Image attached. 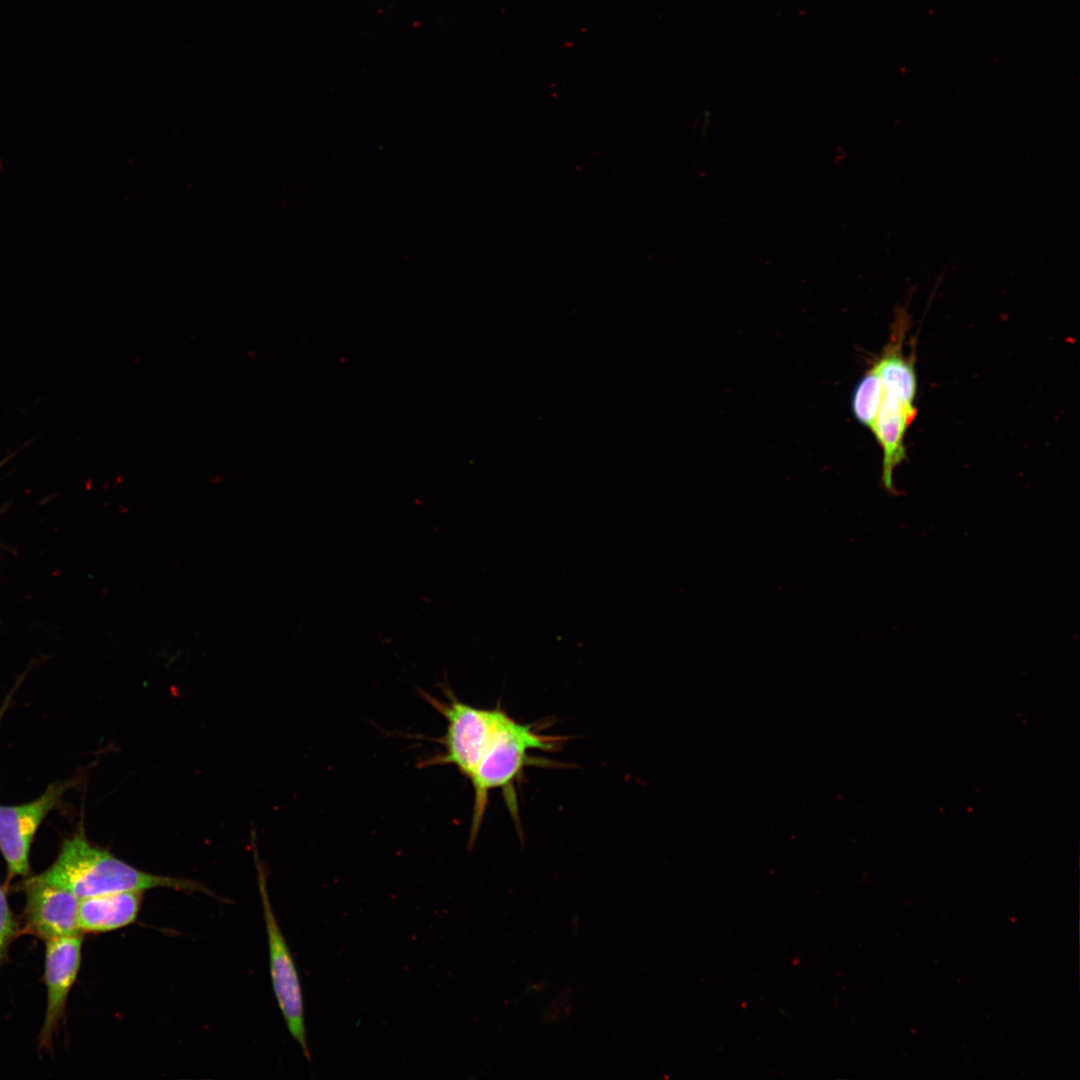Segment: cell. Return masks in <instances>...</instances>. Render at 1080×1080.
I'll return each instance as SVG.
<instances>
[{
    "mask_svg": "<svg viewBox=\"0 0 1080 1080\" xmlns=\"http://www.w3.org/2000/svg\"><path fill=\"white\" fill-rule=\"evenodd\" d=\"M257 872L268 939L270 976L274 994L289 1033L302 1049L304 1057L310 1061L311 1054L307 1042L304 1000L299 974L274 914L268 894L266 874L259 860L257 861Z\"/></svg>",
    "mask_w": 1080,
    "mask_h": 1080,
    "instance_id": "277c9868",
    "label": "cell"
},
{
    "mask_svg": "<svg viewBox=\"0 0 1080 1080\" xmlns=\"http://www.w3.org/2000/svg\"><path fill=\"white\" fill-rule=\"evenodd\" d=\"M142 891H119L80 899L81 932L103 933L133 923L138 915Z\"/></svg>",
    "mask_w": 1080,
    "mask_h": 1080,
    "instance_id": "9c48e42d",
    "label": "cell"
},
{
    "mask_svg": "<svg viewBox=\"0 0 1080 1080\" xmlns=\"http://www.w3.org/2000/svg\"><path fill=\"white\" fill-rule=\"evenodd\" d=\"M19 925L10 909L6 894L0 885V967L8 957L10 944L19 935Z\"/></svg>",
    "mask_w": 1080,
    "mask_h": 1080,
    "instance_id": "8fae6325",
    "label": "cell"
},
{
    "mask_svg": "<svg viewBox=\"0 0 1080 1080\" xmlns=\"http://www.w3.org/2000/svg\"><path fill=\"white\" fill-rule=\"evenodd\" d=\"M25 931L47 941L81 934L80 899L69 890L45 883L33 876L23 881Z\"/></svg>",
    "mask_w": 1080,
    "mask_h": 1080,
    "instance_id": "52a82bcc",
    "label": "cell"
},
{
    "mask_svg": "<svg viewBox=\"0 0 1080 1080\" xmlns=\"http://www.w3.org/2000/svg\"><path fill=\"white\" fill-rule=\"evenodd\" d=\"M917 411L914 404L883 391L871 431L883 453L881 483L883 488L892 495H897L893 473L906 458L905 435Z\"/></svg>",
    "mask_w": 1080,
    "mask_h": 1080,
    "instance_id": "ba28073f",
    "label": "cell"
},
{
    "mask_svg": "<svg viewBox=\"0 0 1080 1080\" xmlns=\"http://www.w3.org/2000/svg\"><path fill=\"white\" fill-rule=\"evenodd\" d=\"M67 787L66 783L51 784L41 796L28 803L0 805V851L7 865L6 884L30 874L29 855L34 836Z\"/></svg>",
    "mask_w": 1080,
    "mask_h": 1080,
    "instance_id": "5b68a950",
    "label": "cell"
},
{
    "mask_svg": "<svg viewBox=\"0 0 1080 1080\" xmlns=\"http://www.w3.org/2000/svg\"><path fill=\"white\" fill-rule=\"evenodd\" d=\"M4 708H5V706H4V707H3V709H2L1 711H0V720H1V717H2V714H3V710H4Z\"/></svg>",
    "mask_w": 1080,
    "mask_h": 1080,
    "instance_id": "7c38bea8",
    "label": "cell"
},
{
    "mask_svg": "<svg viewBox=\"0 0 1080 1080\" xmlns=\"http://www.w3.org/2000/svg\"><path fill=\"white\" fill-rule=\"evenodd\" d=\"M883 395L879 375L871 367L858 381L852 396V411L856 420L872 429Z\"/></svg>",
    "mask_w": 1080,
    "mask_h": 1080,
    "instance_id": "30bf717a",
    "label": "cell"
},
{
    "mask_svg": "<svg viewBox=\"0 0 1080 1080\" xmlns=\"http://www.w3.org/2000/svg\"><path fill=\"white\" fill-rule=\"evenodd\" d=\"M554 738L539 734L529 724H523L505 711L477 767L469 778L474 802L469 836V848L478 835L483 821L489 793L494 789H503L509 793V807L513 809L512 785L528 764L532 750H553Z\"/></svg>",
    "mask_w": 1080,
    "mask_h": 1080,
    "instance_id": "7a4b0ae2",
    "label": "cell"
},
{
    "mask_svg": "<svg viewBox=\"0 0 1080 1080\" xmlns=\"http://www.w3.org/2000/svg\"><path fill=\"white\" fill-rule=\"evenodd\" d=\"M35 879L65 888L79 899L119 891L170 888L213 895L189 879L142 871L88 841L83 830L65 839L56 860Z\"/></svg>",
    "mask_w": 1080,
    "mask_h": 1080,
    "instance_id": "6da1fadb",
    "label": "cell"
},
{
    "mask_svg": "<svg viewBox=\"0 0 1080 1080\" xmlns=\"http://www.w3.org/2000/svg\"><path fill=\"white\" fill-rule=\"evenodd\" d=\"M446 700L426 692L423 698L446 720V732L439 739L444 751L423 762L422 766L453 765L469 779L484 754L504 713L500 708L484 709L460 701L446 684Z\"/></svg>",
    "mask_w": 1080,
    "mask_h": 1080,
    "instance_id": "3957f363",
    "label": "cell"
},
{
    "mask_svg": "<svg viewBox=\"0 0 1080 1080\" xmlns=\"http://www.w3.org/2000/svg\"><path fill=\"white\" fill-rule=\"evenodd\" d=\"M44 981L46 1012L39 1035V1049H52L53 1037L65 1016L69 992L81 965V934L45 941Z\"/></svg>",
    "mask_w": 1080,
    "mask_h": 1080,
    "instance_id": "8992f818",
    "label": "cell"
}]
</instances>
